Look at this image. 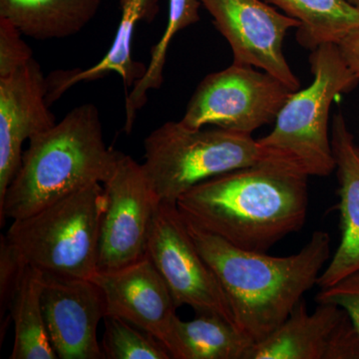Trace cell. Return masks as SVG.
Listing matches in <instances>:
<instances>
[{"instance_id":"cell-1","label":"cell","mask_w":359,"mask_h":359,"mask_svg":"<svg viewBox=\"0 0 359 359\" xmlns=\"http://www.w3.org/2000/svg\"><path fill=\"white\" fill-rule=\"evenodd\" d=\"M309 177L290 163L269 161L201 182L176 205L203 230L240 249L266 252L304 226Z\"/></svg>"},{"instance_id":"cell-2","label":"cell","mask_w":359,"mask_h":359,"mask_svg":"<svg viewBox=\"0 0 359 359\" xmlns=\"http://www.w3.org/2000/svg\"><path fill=\"white\" fill-rule=\"evenodd\" d=\"M186 224L221 283L236 325L254 344L282 325L304 294L318 285L330 257L327 231H314L297 254L273 257L240 249L190 222Z\"/></svg>"},{"instance_id":"cell-3","label":"cell","mask_w":359,"mask_h":359,"mask_svg":"<svg viewBox=\"0 0 359 359\" xmlns=\"http://www.w3.org/2000/svg\"><path fill=\"white\" fill-rule=\"evenodd\" d=\"M121 155L106 146L96 106H77L30 139L18 173L0 199L1 226L7 218H25L90 184L105 183Z\"/></svg>"},{"instance_id":"cell-4","label":"cell","mask_w":359,"mask_h":359,"mask_svg":"<svg viewBox=\"0 0 359 359\" xmlns=\"http://www.w3.org/2000/svg\"><path fill=\"white\" fill-rule=\"evenodd\" d=\"M144 149L142 168L159 202L176 203L194 186L226 172L285 161L250 134L218 127L189 129L180 121L166 122L154 130L145 139Z\"/></svg>"},{"instance_id":"cell-5","label":"cell","mask_w":359,"mask_h":359,"mask_svg":"<svg viewBox=\"0 0 359 359\" xmlns=\"http://www.w3.org/2000/svg\"><path fill=\"white\" fill-rule=\"evenodd\" d=\"M105 191L93 183L13 219L6 236L26 264L50 275L90 278L98 269Z\"/></svg>"},{"instance_id":"cell-6","label":"cell","mask_w":359,"mask_h":359,"mask_svg":"<svg viewBox=\"0 0 359 359\" xmlns=\"http://www.w3.org/2000/svg\"><path fill=\"white\" fill-rule=\"evenodd\" d=\"M309 61L313 81L292 92L271 133L257 141L309 177H325L337 167L328 127L330 107L337 96L358 87L359 77L335 43L320 45Z\"/></svg>"},{"instance_id":"cell-7","label":"cell","mask_w":359,"mask_h":359,"mask_svg":"<svg viewBox=\"0 0 359 359\" xmlns=\"http://www.w3.org/2000/svg\"><path fill=\"white\" fill-rule=\"evenodd\" d=\"M254 66L236 65L207 75L180 120L189 129L218 128L252 135L275 122L292 95L280 79Z\"/></svg>"},{"instance_id":"cell-8","label":"cell","mask_w":359,"mask_h":359,"mask_svg":"<svg viewBox=\"0 0 359 359\" xmlns=\"http://www.w3.org/2000/svg\"><path fill=\"white\" fill-rule=\"evenodd\" d=\"M146 256L167 283L178 308L189 306L199 314H219L236 325L221 283L196 247L176 203L158 205Z\"/></svg>"},{"instance_id":"cell-9","label":"cell","mask_w":359,"mask_h":359,"mask_svg":"<svg viewBox=\"0 0 359 359\" xmlns=\"http://www.w3.org/2000/svg\"><path fill=\"white\" fill-rule=\"evenodd\" d=\"M102 185L107 203L101 224L97 271H112L146 257L160 202L142 164L123 153L114 172Z\"/></svg>"},{"instance_id":"cell-10","label":"cell","mask_w":359,"mask_h":359,"mask_svg":"<svg viewBox=\"0 0 359 359\" xmlns=\"http://www.w3.org/2000/svg\"><path fill=\"white\" fill-rule=\"evenodd\" d=\"M233 51L236 65L259 68L292 91L301 82L283 53V41L299 22L262 0H201Z\"/></svg>"},{"instance_id":"cell-11","label":"cell","mask_w":359,"mask_h":359,"mask_svg":"<svg viewBox=\"0 0 359 359\" xmlns=\"http://www.w3.org/2000/svg\"><path fill=\"white\" fill-rule=\"evenodd\" d=\"M90 278L102 290L106 316H118L153 335L172 358L186 359L177 334L178 306L147 256L124 268L97 271Z\"/></svg>"},{"instance_id":"cell-12","label":"cell","mask_w":359,"mask_h":359,"mask_svg":"<svg viewBox=\"0 0 359 359\" xmlns=\"http://www.w3.org/2000/svg\"><path fill=\"white\" fill-rule=\"evenodd\" d=\"M41 304L47 334L58 358H104L97 327L106 316L105 299L91 278L44 273Z\"/></svg>"},{"instance_id":"cell-13","label":"cell","mask_w":359,"mask_h":359,"mask_svg":"<svg viewBox=\"0 0 359 359\" xmlns=\"http://www.w3.org/2000/svg\"><path fill=\"white\" fill-rule=\"evenodd\" d=\"M46 93V77L34 58L0 78V199L20 169L23 143L57 123Z\"/></svg>"},{"instance_id":"cell-14","label":"cell","mask_w":359,"mask_h":359,"mask_svg":"<svg viewBox=\"0 0 359 359\" xmlns=\"http://www.w3.org/2000/svg\"><path fill=\"white\" fill-rule=\"evenodd\" d=\"M330 139L339 184L341 240L321 273L318 282L320 289L359 269V147L341 111L334 116Z\"/></svg>"},{"instance_id":"cell-15","label":"cell","mask_w":359,"mask_h":359,"mask_svg":"<svg viewBox=\"0 0 359 359\" xmlns=\"http://www.w3.org/2000/svg\"><path fill=\"white\" fill-rule=\"evenodd\" d=\"M121 20L112 46L102 60L86 69L57 70L46 77V101L56 102L71 87L81 82L95 81L116 72L125 88L133 86L145 74L147 66L132 57L135 26L142 20L152 21L159 13V0H120Z\"/></svg>"},{"instance_id":"cell-16","label":"cell","mask_w":359,"mask_h":359,"mask_svg":"<svg viewBox=\"0 0 359 359\" xmlns=\"http://www.w3.org/2000/svg\"><path fill=\"white\" fill-rule=\"evenodd\" d=\"M346 316L334 304H318L309 313L302 299L282 325L252 346L247 359H323L330 337Z\"/></svg>"},{"instance_id":"cell-17","label":"cell","mask_w":359,"mask_h":359,"mask_svg":"<svg viewBox=\"0 0 359 359\" xmlns=\"http://www.w3.org/2000/svg\"><path fill=\"white\" fill-rule=\"evenodd\" d=\"M102 0H0V18L25 36L61 39L81 32L98 13Z\"/></svg>"},{"instance_id":"cell-18","label":"cell","mask_w":359,"mask_h":359,"mask_svg":"<svg viewBox=\"0 0 359 359\" xmlns=\"http://www.w3.org/2000/svg\"><path fill=\"white\" fill-rule=\"evenodd\" d=\"M299 21L297 40L313 51L327 43L339 44L359 29V9L347 0H266Z\"/></svg>"},{"instance_id":"cell-19","label":"cell","mask_w":359,"mask_h":359,"mask_svg":"<svg viewBox=\"0 0 359 359\" xmlns=\"http://www.w3.org/2000/svg\"><path fill=\"white\" fill-rule=\"evenodd\" d=\"M44 273L28 264L13 301L11 318L14 323V344L11 359H56L43 311L41 292Z\"/></svg>"},{"instance_id":"cell-20","label":"cell","mask_w":359,"mask_h":359,"mask_svg":"<svg viewBox=\"0 0 359 359\" xmlns=\"http://www.w3.org/2000/svg\"><path fill=\"white\" fill-rule=\"evenodd\" d=\"M177 334L186 359H247L254 341L235 325L215 313L178 320Z\"/></svg>"},{"instance_id":"cell-21","label":"cell","mask_w":359,"mask_h":359,"mask_svg":"<svg viewBox=\"0 0 359 359\" xmlns=\"http://www.w3.org/2000/svg\"><path fill=\"white\" fill-rule=\"evenodd\" d=\"M201 0H169V15L166 29L151 50V60L145 74L136 82L125 99L126 121L124 130L130 133L133 129L137 112L147 103L150 90L159 89L163 84V72L166 63L167 51L175 35L200 20Z\"/></svg>"},{"instance_id":"cell-22","label":"cell","mask_w":359,"mask_h":359,"mask_svg":"<svg viewBox=\"0 0 359 359\" xmlns=\"http://www.w3.org/2000/svg\"><path fill=\"white\" fill-rule=\"evenodd\" d=\"M101 348L105 359H171L166 347L153 335L114 316L103 318Z\"/></svg>"},{"instance_id":"cell-23","label":"cell","mask_w":359,"mask_h":359,"mask_svg":"<svg viewBox=\"0 0 359 359\" xmlns=\"http://www.w3.org/2000/svg\"><path fill=\"white\" fill-rule=\"evenodd\" d=\"M28 264L6 236L0 241V320H6V313L11 311V302L20 287Z\"/></svg>"},{"instance_id":"cell-24","label":"cell","mask_w":359,"mask_h":359,"mask_svg":"<svg viewBox=\"0 0 359 359\" xmlns=\"http://www.w3.org/2000/svg\"><path fill=\"white\" fill-rule=\"evenodd\" d=\"M22 35L11 21L0 18V78L13 74L33 58Z\"/></svg>"},{"instance_id":"cell-25","label":"cell","mask_w":359,"mask_h":359,"mask_svg":"<svg viewBox=\"0 0 359 359\" xmlns=\"http://www.w3.org/2000/svg\"><path fill=\"white\" fill-rule=\"evenodd\" d=\"M316 301L318 304H334L340 306L348 314L359 332V269L334 285L320 289Z\"/></svg>"},{"instance_id":"cell-26","label":"cell","mask_w":359,"mask_h":359,"mask_svg":"<svg viewBox=\"0 0 359 359\" xmlns=\"http://www.w3.org/2000/svg\"><path fill=\"white\" fill-rule=\"evenodd\" d=\"M323 359H359V332L348 314L335 328Z\"/></svg>"},{"instance_id":"cell-27","label":"cell","mask_w":359,"mask_h":359,"mask_svg":"<svg viewBox=\"0 0 359 359\" xmlns=\"http://www.w3.org/2000/svg\"><path fill=\"white\" fill-rule=\"evenodd\" d=\"M337 45L347 65L359 77V29L349 33Z\"/></svg>"},{"instance_id":"cell-28","label":"cell","mask_w":359,"mask_h":359,"mask_svg":"<svg viewBox=\"0 0 359 359\" xmlns=\"http://www.w3.org/2000/svg\"><path fill=\"white\" fill-rule=\"evenodd\" d=\"M347 1H348L349 4H353V6L356 7V8L359 9V0H347Z\"/></svg>"}]
</instances>
